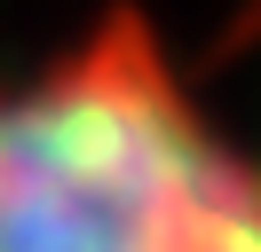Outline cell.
Returning a JSON list of instances; mask_svg holds the SVG:
<instances>
[{
    "mask_svg": "<svg viewBox=\"0 0 261 252\" xmlns=\"http://www.w3.org/2000/svg\"><path fill=\"white\" fill-rule=\"evenodd\" d=\"M0 252H261V150L135 0L0 55Z\"/></svg>",
    "mask_w": 261,
    "mask_h": 252,
    "instance_id": "obj_1",
    "label": "cell"
}]
</instances>
